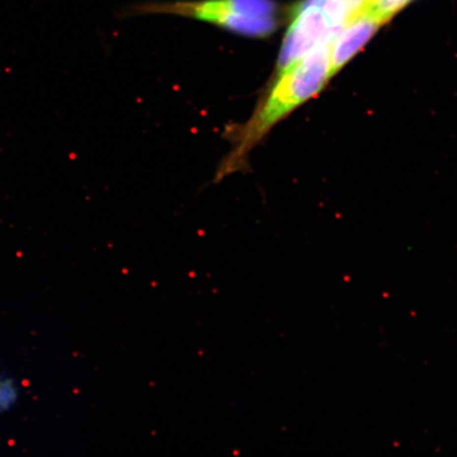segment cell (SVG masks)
<instances>
[{
    "label": "cell",
    "mask_w": 457,
    "mask_h": 457,
    "mask_svg": "<svg viewBox=\"0 0 457 457\" xmlns=\"http://www.w3.org/2000/svg\"><path fill=\"white\" fill-rule=\"evenodd\" d=\"M330 43L320 45L300 59L276 69L271 85L243 124L231 126L224 136L231 144L216 174V181L244 170L250 152L271 128L292 110L322 90L332 77Z\"/></svg>",
    "instance_id": "1"
},
{
    "label": "cell",
    "mask_w": 457,
    "mask_h": 457,
    "mask_svg": "<svg viewBox=\"0 0 457 457\" xmlns=\"http://www.w3.org/2000/svg\"><path fill=\"white\" fill-rule=\"evenodd\" d=\"M141 13H166L193 18L249 37H265L277 26L273 0H193L143 4Z\"/></svg>",
    "instance_id": "2"
},
{
    "label": "cell",
    "mask_w": 457,
    "mask_h": 457,
    "mask_svg": "<svg viewBox=\"0 0 457 457\" xmlns=\"http://www.w3.org/2000/svg\"><path fill=\"white\" fill-rule=\"evenodd\" d=\"M343 27L344 24L326 8L322 0L301 1L292 10L276 69L300 59L318 46L332 41Z\"/></svg>",
    "instance_id": "3"
},
{
    "label": "cell",
    "mask_w": 457,
    "mask_h": 457,
    "mask_svg": "<svg viewBox=\"0 0 457 457\" xmlns=\"http://www.w3.org/2000/svg\"><path fill=\"white\" fill-rule=\"evenodd\" d=\"M384 23L365 8L349 19L330 43V72L334 76L367 43Z\"/></svg>",
    "instance_id": "4"
},
{
    "label": "cell",
    "mask_w": 457,
    "mask_h": 457,
    "mask_svg": "<svg viewBox=\"0 0 457 457\" xmlns=\"http://www.w3.org/2000/svg\"><path fill=\"white\" fill-rule=\"evenodd\" d=\"M410 1L411 0H369L366 9L375 13L385 24Z\"/></svg>",
    "instance_id": "5"
}]
</instances>
